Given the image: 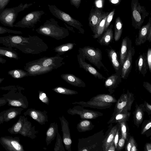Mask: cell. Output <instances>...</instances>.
Returning <instances> with one entry per match:
<instances>
[{
	"label": "cell",
	"instance_id": "obj_1",
	"mask_svg": "<svg viewBox=\"0 0 151 151\" xmlns=\"http://www.w3.org/2000/svg\"><path fill=\"white\" fill-rule=\"evenodd\" d=\"M27 37L18 35L0 37V44L7 47L16 48L26 54H38L46 51L47 44L37 36Z\"/></svg>",
	"mask_w": 151,
	"mask_h": 151
},
{
	"label": "cell",
	"instance_id": "obj_2",
	"mask_svg": "<svg viewBox=\"0 0 151 151\" xmlns=\"http://www.w3.org/2000/svg\"><path fill=\"white\" fill-rule=\"evenodd\" d=\"M35 31L38 34L58 40L63 39L69 35L68 30L59 26L58 22L53 18L47 20Z\"/></svg>",
	"mask_w": 151,
	"mask_h": 151
},
{
	"label": "cell",
	"instance_id": "obj_3",
	"mask_svg": "<svg viewBox=\"0 0 151 151\" xmlns=\"http://www.w3.org/2000/svg\"><path fill=\"white\" fill-rule=\"evenodd\" d=\"M1 90L8 91V92L2 95V96L6 99L7 104L9 106H12L27 109L29 106V102L26 97L22 93V90L24 88L19 86H9L0 88Z\"/></svg>",
	"mask_w": 151,
	"mask_h": 151
},
{
	"label": "cell",
	"instance_id": "obj_4",
	"mask_svg": "<svg viewBox=\"0 0 151 151\" xmlns=\"http://www.w3.org/2000/svg\"><path fill=\"white\" fill-rule=\"evenodd\" d=\"M105 134L104 130L86 138H79L78 151H102Z\"/></svg>",
	"mask_w": 151,
	"mask_h": 151
},
{
	"label": "cell",
	"instance_id": "obj_5",
	"mask_svg": "<svg viewBox=\"0 0 151 151\" xmlns=\"http://www.w3.org/2000/svg\"><path fill=\"white\" fill-rule=\"evenodd\" d=\"M117 101V100L113 96L104 93L93 96L87 101H75L72 104L80 105L83 107L102 109L110 108Z\"/></svg>",
	"mask_w": 151,
	"mask_h": 151
},
{
	"label": "cell",
	"instance_id": "obj_6",
	"mask_svg": "<svg viewBox=\"0 0 151 151\" xmlns=\"http://www.w3.org/2000/svg\"><path fill=\"white\" fill-rule=\"evenodd\" d=\"M35 126H32L31 123L28 120L27 118L24 116H20L17 122L12 126L7 129L12 134H19L24 137L32 139L37 137L38 130H35Z\"/></svg>",
	"mask_w": 151,
	"mask_h": 151
},
{
	"label": "cell",
	"instance_id": "obj_7",
	"mask_svg": "<svg viewBox=\"0 0 151 151\" xmlns=\"http://www.w3.org/2000/svg\"><path fill=\"white\" fill-rule=\"evenodd\" d=\"M32 4V3L24 4L21 3L15 7L4 9L0 12V22L4 26L13 27L14 23L18 13L28 8Z\"/></svg>",
	"mask_w": 151,
	"mask_h": 151
},
{
	"label": "cell",
	"instance_id": "obj_8",
	"mask_svg": "<svg viewBox=\"0 0 151 151\" xmlns=\"http://www.w3.org/2000/svg\"><path fill=\"white\" fill-rule=\"evenodd\" d=\"M132 24L135 29H139L145 18L149 14L145 7L138 0H131Z\"/></svg>",
	"mask_w": 151,
	"mask_h": 151
},
{
	"label": "cell",
	"instance_id": "obj_9",
	"mask_svg": "<svg viewBox=\"0 0 151 151\" xmlns=\"http://www.w3.org/2000/svg\"><path fill=\"white\" fill-rule=\"evenodd\" d=\"M48 9L52 14L73 28L77 29L79 33L83 34L85 31L83 25L78 20L73 18L69 14L58 9L55 5L48 4Z\"/></svg>",
	"mask_w": 151,
	"mask_h": 151
},
{
	"label": "cell",
	"instance_id": "obj_10",
	"mask_svg": "<svg viewBox=\"0 0 151 151\" xmlns=\"http://www.w3.org/2000/svg\"><path fill=\"white\" fill-rule=\"evenodd\" d=\"M78 52L84 58L88 60L98 68L101 69L102 67L105 70L108 71L101 62L102 53L99 49L86 46L82 48H79Z\"/></svg>",
	"mask_w": 151,
	"mask_h": 151
},
{
	"label": "cell",
	"instance_id": "obj_11",
	"mask_svg": "<svg viewBox=\"0 0 151 151\" xmlns=\"http://www.w3.org/2000/svg\"><path fill=\"white\" fill-rule=\"evenodd\" d=\"M45 14V12L42 10L31 12L14 25V27L22 28L34 27L37 23L40 21L42 16Z\"/></svg>",
	"mask_w": 151,
	"mask_h": 151
},
{
	"label": "cell",
	"instance_id": "obj_12",
	"mask_svg": "<svg viewBox=\"0 0 151 151\" xmlns=\"http://www.w3.org/2000/svg\"><path fill=\"white\" fill-rule=\"evenodd\" d=\"M67 112L72 116L78 115L81 119H94L103 115V113L99 111L84 109L83 106L79 105L69 108Z\"/></svg>",
	"mask_w": 151,
	"mask_h": 151
},
{
	"label": "cell",
	"instance_id": "obj_13",
	"mask_svg": "<svg viewBox=\"0 0 151 151\" xmlns=\"http://www.w3.org/2000/svg\"><path fill=\"white\" fill-rule=\"evenodd\" d=\"M64 58L57 54L54 56L43 57L35 60L29 62L27 63L29 64H37L44 66H50L54 69H57L65 64Z\"/></svg>",
	"mask_w": 151,
	"mask_h": 151
},
{
	"label": "cell",
	"instance_id": "obj_14",
	"mask_svg": "<svg viewBox=\"0 0 151 151\" xmlns=\"http://www.w3.org/2000/svg\"><path fill=\"white\" fill-rule=\"evenodd\" d=\"M134 100V94L128 90L126 93L122 94L117 100L113 114L120 112L124 109L128 111H130Z\"/></svg>",
	"mask_w": 151,
	"mask_h": 151
},
{
	"label": "cell",
	"instance_id": "obj_15",
	"mask_svg": "<svg viewBox=\"0 0 151 151\" xmlns=\"http://www.w3.org/2000/svg\"><path fill=\"white\" fill-rule=\"evenodd\" d=\"M0 143L7 151H24L19 137H1L0 138Z\"/></svg>",
	"mask_w": 151,
	"mask_h": 151
},
{
	"label": "cell",
	"instance_id": "obj_16",
	"mask_svg": "<svg viewBox=\"0 0 151 151\" xmlns=\"http://www.w3.org/2000/svg\"><path fill=\"white\" fill-rule=\"evenodd\" d=\"M59 119L61 124L63 142L65 149L68 151H72L71 146L72 140L70 136L69 122L63 115L59 117Z\"/></svg>",
	"mask_w": 151,
	"mask_h": 151
},
{
	"label": "cell",
	"instance_id": "obj_17",
	"mask_svg": "<svg viewBox=\"0 0 151 151\" xmlns=\"http://www.w3.org/2000/svg\"><path fill=\"white\" fill-rule=\"evenodd\" d=\"M47 112L44 110L41 111L35 109L29 108L24 112V116H28L41 125L45 124L48 122Z\"/></svg>",
	"mask_w": 151,
	"mask_h": 151
},
{
	"label": "cell",
	"instance_id": "obj_18",
	"mask_svg": "<svg viewBox=\"0 0 151 151\" xmlns=\"http://www.w3.org/2000/svg\"><path fill=\"white\" fill-rule=\"evenodd\" d=\"M24 69L27 72L28 76H35L48 73L54 68L50 66L45 67L40 65L29 64L26 63Z\"/></svg>",
	"mask_w": 151,
	"mask_h": 151
},
{
	"label": "cell",
	"instance_id": "obj_19",
	"mask_svg": "<svg viewBox=\"0 0 151 151\" xmlns=\"http://www.w3.org/2000/svg\"><path fill=\"white\" fill-rule=\"evenodd\" d=\"M104 12L97 7L91 9L88 17V25L94 34L95 33L97 26L102 18Z\"/></svg>",
	"mask_w": 151,
	"mask_h": 151
},
{
	"label": "cell",
	"instance_id": "obj_20",
	"mask_svg": "<svg viewBox=\"0 0 151 151\" xmlns=\"http://www.w3.org/2000/svg\"><path fill=\"white\" fill-rule=\"evenodd\" d=\"M24 109L21 107H12L0 113V125L5 122H8L15 118L20 114Z\"/></svg>",
	"mask_w": 151,
	"mask_h": 151
},
{
	"label": "cell",
	"instance_id": "obj_21",
	"mask_svg": "<svg viewBox=\"0 0 151 151\" xmlns=\"http://www.w3.org/2000/svg\"><path fill=\"white\" fill-rule=\"evenodd\" d=\"M77 59L79 67L83 69L92 75L96 78L99 79L104 80L106 78L91 64L85 61V59L84 58L81 54L79 53L77 55Z\"/></svg>",
	"mask_w": 151,
	"mask_h": 151
},
{
	"label": "cell",
	"instance_id": "obj_22",
	"mask_svg": "<svg viewBox=\"0 0 151 151\" xmlns=\"http://www.w3.org/2000/svg\"><path fill=\"white\" fill-rule=\"evenodd\" d=\"M109 128L106 132L105 137L103 141L102 148L103 151H107L109 146L114 142V140L116 132L119 127L118 123L112 126L111 123Z\"/></svg>",
	"mask_w": 151,
	"mask_h": 151
},
{
	"label": "cell",
	"instance_id": "obj_23",
	"mask_svg": "<svg viewBox=\"0 0 151 151\" xmlns=\"http://www.w3.org/2000/svg\"><path fill=\"white\" fill-rule=\"evenodd\" d=\"M134 53L133 48L131 47L129 49L127 56L122 66L121 77L122 78L126 79L131 72L132 68V58Z\"/></svg>",
	"mask_w": 151,
	"mask_h": 151
},
{
	"label": "cell",
	"instance_id": "obj_24",
	"mask_svg": "<svg viewBox=\"0 0 151 151\" xmlns=\"http://www.w3.org/2000/svg\"><path fill=\"white\" fill-rule=\"evenodd\" d=\"M121 74L116 73L111 75L106 80L104 86L108 89L110 94L115 91L122 81Z\"/></svg>",
	"mask_w": 151,
	"mask_h": 151
},
{
	"label": "cell",
	"instance_id": "obj_25",
	"mask_svg": "<svg viewBox=\"0 0 151 151\" xmlns=\"http://www.w3.org/2000/svg\"><path fill=\"white\" fill-rule=\"evenodd\" d=\"M151 27V19L150 17L149 21L147 24L141 27L139 29L138 36L135 40L136 45H140L144 44L147 40V34Z\"/></svg>",
	"mask_w": 151,
	"mask_h": 151
},
{
	"label": "cell",
	"instance_id": "obj_26",
	"mask_svg": "<svg viewBox=\"0 0 151 151\" xmlns=\"http://www.w3.org/2000/svg\"><path fill=\"white\" fill-rule=\"evenodd\" d=\"M62 78L68 83L79 87H85V83L81 78L70 73L63 74L60 76Z\"/></svg>",
	"mask_w": 151,
	"mask_h": 151
},
{
	"label": "cell",
	"instance_id": "obj_27",
	"mask_svg": "<svg viewBox=\"0 0 151 151\" xmlns=\"http://www.w3.org/2000/svg\"><path fill=\"white\" fill-rule=\"evenodd\" d=\"M130 115V112L127 110H123L120 112L113 114L107 123H116L128 121Z\"/></svg>",
	"mask_w": 151,
	"mask_h": 151
},
{
	"label": "cell",
	"instance_id": "obj_28",
	"mask_svg": "<svg viewBox=\"0 0 151 151\" xmlns=\"http://www.w3.org/2000/svg\"><path fill=\"white\" fill-rule=\"evenodd\" d=\"M145 109L143 104H136L135 109L133 113L134 124L138 128L143 121Z\"/></svg>",
	"mask_w": 151,
	"mask_h": 151
},
{
	"label": "cell",
	"instance_id": "obj_29",
	"mask_svg": "<svg viewBox=\"0 0 151 151\" xmlns=\"http://www.w3.org/2000/svg\"><path fill=\"white\" fill-rule=\"evenodd\" d=\"M136 70L145 77L149 68L146 56L144 53L141 54L135 61Z\"/></svg>",
	"mask_w": 151,
	"mask_h": 151
},
{
	"label": "cell",
	"instance_id": "obj_30",
	"mask_svg": "<svg viewBox=\"0 0 151 151\" xmlns=\"http://www.w3.org/2000/svg\"><path fill=\"white\" fill-rule=\"evenodd\" d=\"M108 56L116 73L121 75L122 66L121 65L118 59L116 51L114 49L110 48L106 50Z\"/></svg>",
	"mask_w": 151,
	"mask_h": 151
},
{
	"label": "cell",
	"instance_id": "obj_31",
	"mask_svg": "<svg viewBox=\"0 0 151 151\" xmlns=\"http://www.w3.org/2000/svg\"><path fill=\"white\" fill-rule=\"evenodd\" d=\"M58 132V127L57 123L55 122L51 123L46 133L45 141L47 146L55 139Z\"/></svg>",
	"mask_w": 151,
	"mask_h": 151
},
{
	"label": "cell",
	"instance_id": "obj_32",
	"mask_svg": "<svg viewBox=\"0 0 151 151\" xmlns=\"http://www.w3.org/2000/svg\"><path fill=\"white\" fill-rule=\"evenodd\" d=\"M129 39L127 37L124 38L122 41L120 52L119 62L122 66L126 60L129 49L128 48Z\"/></svg>",
	"mask_w": 151,
	"mask_h": 151
},
{
	"label": "cell",
	"instance_id": "obj_33",
	"mask_svg": "<svg viewBox=\"0 0 151 151\" xmlns=\"http://www.w3.org/2000/svg\"><path fill=\"white\" fill-rule=\"evenodd\" d=\"M113 25L111 24L109 27L101 38L99 40L98 42L100 45L108 46L111 42L113 38Z\"/></svg>",
	"mask_w": 151,
	"mask_h": 151
},
{
	"label": "cell",
	"instance_id": "obj_34",
	"mask_svg": "<svg viewBox=\"0 0 151 151\" xmlns=\"http://www.w3.org/2000/svg\"><path fill=\"white\" fill-rule=\"evenodd\" d=\"M94 125L92 122L88 119H81L77 124L76 128L80 132H85L92 130Z\"/></svg>",
	"mask_w": 151,
	"mask_h": 151
},
{
	"label": "cell",
	"instance_id": "obj_35",
	"mask_svg": "<svg viewBox=\"0 0 151 151\" xmlns=\"http://www.w3.org/2000/svg\"><path fill=\"white\" fill-rule=\"evenodd\" d=\"M109 13L104 12L97 26L95 33L93 36L94 38H99L104 32L106 21Z\"/></svg>",
	"mask_w": 151,
	"mask_h": 151
},
{
	"label": "cell",
	"instance_id": "obj_36",
	"mask_svg": "<svg viewBox=\"0 0 151 151\" xmlns=\"http://www.w3.org/2000/svg\"><path fill=\"white\" fill-rule=\"evenodd\" d=\"M123 23L119 17L116 18L115 23L114 38L115 41H118L123 31Z\"/></svg>",
	"mask_w": 151,
	"mask_h": 151
},
{
	"label": "cell",
	"instance_id": "obj_37",
	"mask_svg": "<svg viewBox=\"0 0 151 151\" xmlns=\"http://www.w3.org/2000/svg\"><path fill=\"white\" fill-rule=\"evenodd\" d=\"M0 56H6L10 58L18 60L19 58L17 53L12 48L0 47Z\"/></svg>",
	"mask_w": 151,
	"mask_h": 151
},
{
	"label": "cell",
	"instance_id": "obj_38",
	"mask_svg": "<svg viewBox=\"0 0 151 151\" xmlns=\"http://www.w3.org/2000/svg\"><path fill=\"white\" fill-rule=\"evenodd\" d=\"M76 45L73 43H67L56 46L54 48V50L58 55H61L72 49Z\"/></svg>",
	"mask_w": 151,
	"mask_h": 151
},
{
	"label": "cell",
	"instance_id": "obj_39",
	"mask_svg": "<svg viewBox=\"0 0 151 151\" xmlns=\"http://www.w3.org/2000/svg\"><path fill=\"white\" fill-rule=\"evenodd\" d=\"M120 136L128 141L129 137V128L127 121L119 122Z\"/></svg>",
	"mask_w": 151,
	"mask_h": 151
},
{
	"label": "cell",
	"instance_id": "obj_40",
	"mask_svg": "<svg viewBox=\"0 0 151 151\" xmlns=\"http://www.w3.org/2000/svg\"><path fill=\"white\" fill-rule=\"evenodd\" d=\"M8 74L15 79H19L28 76L27 72L22 69H14L9 70Z\"/></svg>",
	"mask_w": 151,
	"mask_h": 151
},
{
	"label": "cell",
	"instance_id": "obj_41",
	"mask_svg": "<svg viewBox=\"0 0 151 151\" xmlns=\"http://www.w3.org/2000/svg\"><path fill=\"white\" fill-rule=\"evenodd\" d=\"M52 90L55 92L62 94L71 95L78 94V92L61 86H58L53 88Z\"/></svg>",
	"mask_w": 151,
	"mask_h": 151
},
{
	"label": "cell",
	"instance_id": "obj_42",
	"mask_svg": "<svg viewBox=\"0 0 151 151\" xmlns=\"http://www.w3.org/2000/svg\"><path fill=\"white\" fill-rule=\"evenodd\" d=\"M56 142L54 149V151H65L63 145V140L60 134L58 132L56 135Z\"/></svg>",
	"mask_w": 151,
	"mask_h": 151
},
{
	"label": "cell",
	"instance_id": "obj_43",
	"mask_svg": "<svg viewBox=\"0 0 151 151\" xmlns=\"http://www.w3.org/2000/svg\"><path fill=\"white\" fill-rule=\"evenodd\" d=\"M151 127V120L150 119L144 120L142 124L140 133L141 134H146L148 130H150Z\"/></svg>",
	"mask_w": 151,
	"mask_h": 151
},
{
	"label": "cell",
	"instance_id": "obj_44",
	"mask_svg": "<svg viewBox=\"0 0 151 151\" xmlns=\"http://www.w3.org/2000/svg\"><path fill=\"white\" fill-rule=\"evenodd\" d=\"M127 143L125 147V150L130 151L132 147H137V143L133 136H129Z\"/></svg>",
	"mask_w": 151,
	"mask_h": 151
},
{
	"label": "cell",
	"instance_id": "obj_45",
	"mask_svg": "<svg viewBox=\"0 0 151 151\" xmlns=\"http://www.w3.org/2000/svg\"><path fill=\"white\" fill-rule=\"evenodd\" d=\"M39 98L43 103L48 105L49 104L50 99L46 94L43 91H39Z\"/></svg>",
	"mask_w": 151,
	"mask_h": 151
},
{
	"label": "cell",
	"instance_id": "obj_46",
	"mask_svg": "<svg viewBox=\"0 0 151 151\" xmlns=\"http://www.w3.org/2000/svg\"><path fill=\"white\" fill-rule=\"evenodd\" d=\"M115 9H113L107 15L106 21L104 31H105L109 27L115 11Z\"/></svg>",
	"mask_w": 151,
	"mask_h": 151
},
{
	"label": "cell",
	"instance_id": "obj_47",
	"mask_svg": "<svg viewBox=\"0 0 151 151\" xmlns=\"http://www.w3.org/2000/svg\"><path fill=\"white\" fill-rule=\"evenodd\" d=\"M6 33L14 34H21L22 32L20 31L14 30L0 26V34H2Z\"/></svg>",
	"mask_w": 151,
	"mask_h": 151
},
{
	"label": "cell",
	"instance_id": "obj_48",
	"mask_svg": "<svg viewBox=\"0 0 151 151\" xmlns=\"http://www.w3.org/2000/svg\"><path fill=\"white\" fill-rule=\"evenodd\" d=\"M126 140L123 138L120 137L119 139L117 144V150H121L123 149L124 147Z\"/></svg>",
	"mask_w": 151,
	"mask_h": 151
},
{
	"label": "cell",
	"instance_id": "obj_49",
	"mask_svg": "<svg viewBox=\"0 0 151 151\" xmlns=\"http://www.w3.org/2000/svg\"><path fill=\"white\" fill-rule=\"evenodd\" d=\"M146 58L149 68L148 69L150 72H151V49L150 48H149L148 49Z\"/></svg>",
	"mask_w": 151,
	"mask_h": 151
},
{
	"label": "cell",
	"instance_id": "obj_50",
	"mask_svg": "<svg viewBox=\"0 0 151 151\" xmlns=\"http://www.w3.org/2000/svg\"><path fill=\"white\" fill-rule=\"evenodd\" d=\"M120 137V134L119 127L116 132L114 140V143L116 149L117 148L118 141Z\"/></svg>",
	"mask_w": 151,
	"mask_h": 151
},
{
	"label": "cell",
	"instance_id": "obj_51",
	"mask_svg": "<svg viewBox=\"0 0 151 151\" xmlns=\"http://www.w3.org/2000/svg\"><path fill=\"white\" fill-rule=\"evenodd\" d=\"M10 0H0V12L3 11Z\"/></svg>",
	"mask_w": 151,
	"mask_h": 151
},
{
	"label": "cell",
	"instance_id": "obj_52",
	"mask_svg": "<svg viewBox=\"0 0 151 151\" xmlns=\"http://www.w3.org/2000/svg\"><path fill=\"white\" fill-rule=\"evenodd\" d=\"M145 107V111L149 115L151 114V105L146 101H145L143 104Z\"/></svg>",
	"mask_w": 151,
	"mask_h": 151
},
{
	"label": "cell",
	"instance_id": "obj_53",
	"mask_svg": "<svg viewBox=\"0 0 151 151\" xmlns=\"http://www.w3.org/2000/svg\"><path fill=\"white\" fill-rule=\"evenodd\" d=\"M71 4L78 9L80 6L81 0H69Z\"/></svg>",
	"mask_w": 151,
	"mask_h": 151
},
{
	"label": "cell",
	"instance_id": "obj_54",
	"mask_svg": "<svg viewBox=\"0 0 151 151\" xmlns=\"http://www.w3.org/2000/svg\"><path fill=\"white\" fill-rule=\"evenodd\" d=\"M143 86L149 92L151 93V84L148 82H143Z\"/></svg>",
	"mask_w": 151,
	"mask_h": 151
},
{
	"label": "cell",
	"instance_id": "obj_55",
	"mask_svg": "<svg viewBox=\"0 0 151 151\" xmlns=\"http://www.w3.org/2000/svg\"><path fill=\"white\" fill-rule=\"evenodd\" d=\"M7 103L5 98L4 97H0V107L6 104Z\"/></svg>",
	"mask_w": 151,
	"mask_h": 151
},
{
	"label": "cell",
	"instance_id": "obj_56",
	"mask_svg": "<svg viewBox=\"0 0 151 151\" xmlns=\"http://www.w3.org/2000/svg\"><path fill=\"white\" fill-rule=\"evenodd\" d=\"M145 151H151V143L150 142L146 143L144 148Z\"/></svg>",
	"mask_w": 151,
	"mask_h": 151
},
{
	"label": "cell",
	"instance_id": "obj_57",
	"mask_svg": "<svg viewBox=\"0 0 151 151\" xmlns=\"http://www.w3.org/2000/svg\"><path fill=\"white\" fill-rule=\"evenodd\" d=\"M115 150L116 149L114 142L109 146L107 151H115Z\"/></svg>",
	"mask_w": 151,
	"mask_h": 151
},
{
	"label": "cell",
	"instance_id": "obj_58",
	"mask_svg": "<svg viewBox=\"0 0 151 151\" xmlns=\"http://www.w3.org/2000/svg\"><path fill=\"white\" fill-rule=\"evenodd\" d=\"M111 3L115 5H117L120 4L121 0H109Z\"/></svg>",
	"mask_w": 151,
	"mask_h": 151
},
{
	"label": "cell",
	"instance_id": "obj_59",
	"mask_svg": "<svg viewBox=\"0 0 151 151\" xmlns=\"http://www.w3.org/2000/svg\"><path fill=\"white\" fill-rule=\"evenodd\" d=\"M147 40L149 42L151 41V27L150 28L147 34Z\"/></svg>",
	"mask_w": 151,
	"mask_h": 151
},
{
	"label": "cell",
	"instance_id": "obj_60",
	"mask_svg": "<svg viewBox=\"0 0 151 151\" xmlns=\"http://www.w3.org/2000/svg\"><path fill=\"white\" fill-rule=\"evenodd\" d=\"M64 24L65 25L66 27L67 28V29L69 30L70 31H71L73 33H75V31L74 30L73 27L71 26H69L67 25V24H66L65 23H64Z\"/></svg>",
	"mask_w": 151,
	"mask_h": 151
},
{
	"label": "cell",
	"instance_id": "obj_61",
	"mask_svg": "<svg viewBox=\"0 0 151 151\" xmlns=\"http://www.w3.org/2000/svg\"><path fill=\"white\" fill-rule=\"evenodd\" d=\"M6 60L3 58L1 56H0V63L4 64L6 62Z\"/></svg>",
	"mask_w": 151,
	"mask_h": 151
},
{
	"label": "cell",
	"instance_id": "obj_62",
	"mask_svg": "<svg viewBox=\"0 0 151 151\" xmlns=\"http://www.w3.org/2000/svg\"><path fill=\"white\" fill-rule=\"evenodd\" d=\"M4 79V78H0V84L3 81Z\"/></svg>",
	"mask_w": 151,
	"mask_h": 151
},
{
	"label": "cell",
	"instance_id": "obj_63",
	"mask_svg": "<svg viewBox=\"0 0 151 151\" xmlns=\"http://www.w3.org/2000/svg\"><path fill=\"white\" fill-rule=\"evenodd\" d=\"M103 2H104L105 0H102Z\"/></svg>",
	"mask_w": 151,
	"mask_h": 151
},
{
	"label": "cell",
	"instance_id": "obj_64",
	"mask_svg": "<svg viewBox=\"0 0 151 151\" xmlns=\"http://www.w3.org/2000/svg\"><path fill=\"white\" fill-rule=\"evenodd\" d=\"M149 0L151 1V0Z\"/></svg>",
	"mask_w": 151,
	"mask_h": 151
}]
</instances>
